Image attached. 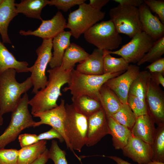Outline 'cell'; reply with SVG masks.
Here are the masks:
<instances>
[{"mask_svg": "<svg viewBox=\"0 0 164 164\" xmlns=\"http://www.w3.org/2000/svg\"><path fill=\"white\" fill-rule=\"evenodd\" d=\"M52 39H43L41 45L36 50L37 58L34 64L28 67L31 73L29 77L33 88L32 92L35 94L39 89L44 88L48 83L46 70L51 59Z\"/></svg>", "mask_w": 164, "mask_h": 164, "instance_id": "9", "label": "cell"}, {"mask_svg": "<svg viewBox=\"0 0 164 164\" xmlns=\"http://www.w3.org/2000/svg\"><path fill=\"white\" fill-rule=\"evenodd\" d=\"M145 68L150 73H160L164 74V58L161 57L154 61Z\"/></svg>", "mask_w": 164, "mask_h": 164, "instance_id": "41", "label": "cell"}, {"mask_svg": "<svg viewBox=\"0 0 164 164\" xmlns=\"http://www.w3.org/2000/svg\"><path fill=\"white\" fill-rule=\"evenodd\" d=\"M71 100L75 110L87 118L102 108L98 100L90 96L71 97Z\"/></svg>", "mask_w": 164, "mask_h": 164, "instance_id": "28", "label": "cell"}, {"mask_svg": "<svg viewBox=\"0 0 164 164\" xmlns=\"http://www.w3.org/2000/svg\"><path fill=\"white\" fill-rule=\"evenodd\" d=\"M89 54L80 46L71 43L65 51L61 66L65 70L73 69L76 63L83 61Z\"/></svg>", "mask_w": 164, "mask_h": 164, "instance_id": "26", "label": "cell"}, {"mask_svg": "<svg viewBox=\"0 0 164 164\" xmlns=\"http://www.w3.org/2000/svg\"><path fill=\"white\" fill-rule=\"evenodd\" d=\"M18 138L21 148L34 144L39 141L37 135L35 134L25 133L20 134Z\"/></svg>", "mask_w": 164, "mask_h": 164, "instance_id": "39", "label": "cell"}, {"mask_svg": "<svg viewBox=\"0 0 164 164\" xmlns=\"http://www.w3.org/2000/svg\"><path fill=\"white\" fill-rule=\"evenodd\" d=\"M3 122V118L2 117V114L0 111V127L1 126Z\"/></svg>", "mask_w": 164, "mask_h": 164, "instance_id": "48", "label": "cell"}, {"mask_svg": "<svg viewBox=\"0 0 164 164\" xmlns=\"http://www.w3.org/2000/svg\"><path fill=\"white\" fill-rule=\"evenodd\" d=\"M87 128L85 145L93 146L104 137L110 134L107 119L104 111L101 108L87 118Z\"/></svg>", "mask_w": 164, "mask_h": 164, "instance_id": "15", "label": "cell"}, {"mask_svg": "<svg viewBox=\"0 0 164 164\" xmlns=\"http://www.w3.org/2000/svg\"><path fill=\"white\" fill-rule=\"evenodd\" d=\"M109 15L119 33L132 38L143 31L138 7L119 5L110 9Z\"/></svg>", "mask_w": 164, "mask_h": 164, "instance_id": "8", "label": "cell"}, {"mask_svg": "<svg viewBox=\"0 0 164 164\" xmlns=\"http://www.w3.org/2000/svg\"><path fill=\"white\" fill-rule=\"evenodd\" d=\"M104 56L103 50L95 49L84 60L77 65L76 70L85 74H103Z\"/></svg>", "mask_w": 164, "mask_h": 164, "instance_id": "19", "label": "cell"}, {"mask_svg": "<svg viewBox=\"0 0 164 164\" xmlns=\"http://www.w3.org/2000/svg\"><path fill=\"white\" fill-rule=\"evenodd\" d=\"M104 73H124L128 69L129 64L122 58L113 57L104 51Z\"/></svg>", "mask_w": 164, "mask_h": 164, "instance_id": "30", "label": "cell"}, {"mask_svg": "<svg viewBox=\"0 0 164 164\" xmlns=\"http://www.w3.org/2000/svg\"><path fill=\"white\" fill-rule=\"evenodd\" d=\"M28 95L25 93L12 112L8 126L0 135V149L14 141L24 129L33 127L35 122L28 109Z\"/></svg>", "mask_w": 164, "mask_h": 164, "instance_id": "4", "label": "cell"}, {"mask_svg": "<svg viewBox=\"0 0 164 164\" xmlns=\"http://www.w3.org/2000/svg\"><path fill=\"white\" fill-rule=\"evenodd\" d=\"M48 0H22L19 3H15L16 12L22 13L29 18L43 20L41 16L42 9L47 5Z\"/></svg>", "mask_w": 164, "mask_h": 164, "instance_id": "25", "label": "cell"}, {"mask_svg": "<svg viewBox=\"0 0 164 164\" xmlns=\"http://www.w3.org/2000/svg\"><path fill=\"white\" fill-rule=\"evenodd\" d=\"M39 27L34 30H21L19 33L22 36H34L43 39H53L67 28L66 20L61 12H57L50 19L42 20Z\"/></svg>", "mask_w": 164, "mask_h": 164, "instance_id": "13", "label": "cell"}, {"mask_svg": "<svg viewBox=\"0 0 164 164\" xmlns=\"http://www.w3.org/2000/svg\"><path fill=\"white\" fill-rule=\"evenodd\" d=\"M164 53V36L155 41L149 51L137 63L140 66L148 62L152 63L161 58Z\"/></svg>", "mask_w": 164, "mask_h": 164, "instance_id": "33", "label": "cell"}, {"mask_svg": "<svg viewBox=\"0 0 164 164\" xmlns=\"http://www.w3.org/2000/svg\"><path fill=\"white\" fill-rule=\"evenodd\" d=\"M139 71L138 66L130 64L124 73L110 79L104 84L117 95L122 104H127L130 87Z\"/></svg>", "mask_w": 164, "mask_h": 164, "instance_id": "12", "label": "cell"}, {"mask_svg": "<svg viewBox=\"0 0 164 164\" xmlns=\"http://www.w3.org/2000/svg\"><path fill=\"white\" fill-rule=\"evenodd\" d=\"M49 151V159L53 161L54 164H68L66 152L60 148L56 141L52 140Z\"/></svg>", "mask_w": 164, "mask_h": 164, "instance_id": "35", "label": "cell"}, {"mask_svg": "<svg viewBox=\"0 0 164 164\" xmlns=\"http://www.w3.org/2000/svg\"><path fill=\"white\" fill-rule=\"evenodd\" d=\"M114 161L117 164H132L126 161L120 157L115 156H106Z\"/></svg>", "mask_w": 164, "mask_h": 164, "instance_id": "46", "label": "cell"}, {"mask_svg": "<svg viewBox=\"0 0 164 164\" xmlns=\"http://www.w3.org/2000/svg\"><path fill=\"white\" fill-rule=\"evenodd\" d=\"M144 3L159 16L160 21L164 24V0H145Z\"/></svg>", "mask_w": 164, "mask_h": 164, "instance_id": "38", "label": "cell"}, {"mask_svg": "<svg viewBox=\"0 0 164 164\" xmlns=\"http://www.w3.org/2000/svg\"><path fill=\"white\" fill-rule=\"evenodd\" d=\"M155 41L144 32L138 33L128 43L115 51L104 50L106 53L120 56L128 63H137L149 51Z\"/></svg>", "mask_w": 164, "mask_h": 164, "instance_id": "10", "label": "cell"}, {"mask_svg": "<svg viewBox=\"0 0 164 164\" xmlns=\"http://www.w3.org/2000/svg\"><path fill=\"white\" fill-rule=\"evenodd\" d=\"M107 119L110 134L112 137L113 145L116 149H122L132 136L131 130L111 117Z\"/></svg>", "mask_w": 164, "mask_h": 164, "instance_id": "22", "label": "cell"}, {"mask_svg": "<svg viewBox=\"0 0 164 164\" xmlns=\"http://www.w3.org/2000/svg\"><path fill=\"white\" fill-rule=\"evenodd\" d=\"M37 136L39 141L57 138L59 139L61 142L64 141V139L61 134L58 131L52 128L49 130L41 133L37 135Z\"/></svg>", "mask_w": 164, "mask_h": 164, "instance_id": "40", "label": "cell"}, {"mask_svg": "<svg viewBox=\"0 0 164 164\" xmlns=\"http://www.w3.org/2000/svg\"><path fill=\"white\" fill-rule=\"evenodd\" d=\"M151 80L157 85H161L164 87V74L160 73H150Z\"/></svg>", "mask_w": 164, "mask_h": 164, "instance_id": "43", "label": "cell"}, {"mask_svg": "<svg viewBox=\"0 0 164 164\" xmlns=\"http://www.w3.org/2000/svg\"><path fill=\"white\" fill-rule=\"evenodd\" d=\"M151 80V74L148 70L139 71L130 87L128 94L136 96L145 101L146 94Z\"/></svg>", "mask_w": 164, "mask_h": 164, "instance_id": "29", "label": "cell"}, {"mask_svg": "<svg viewBox=\"0 0 164 164\" xmlns=\"http://www.w3.org/2000/svg\"><path fill=\"white\" fill-rule=\"evenodd\" d=\"M99 100L107 118L116 113L123 104L117 95L104 84L99 91Z\"/></svg>", "mask_w": 164, "mask_h": 164, "instance_id": "24", "label": "cell"}, {"mask_svg": "<svg viewBox=\"0 0 164 164\" xmlns=\"http://www.w3.org/2000/svg\"><path fill=\"white\" fill-rule=\"evenodd\" d=\"M109 1V0H90L89 4L94 9L101 10Z\"/></svg>", "mask_w": 164, "mask_h": 164, "instance_id": "44", "label": "cell"}, {"mask_svg": "<svg viewBox=\"0 0 164 164\" xmlns=\"http://www.w3.org/2000/svg\"><path fill=\"white\" fill-rule=\"evenodd\" d=\"M18 150L0 149V164H18Z\"/></svg>", "mask_w": 164, "mask_h": 164, "instance_id": "36", "label": "cell"}, {"mask_svg": "<svg viewBox=\"0 0 164 164\" xmlns=\"http://www.w3.org/2000/svg\"><path fill=\"white\" fill-rule=\"evenodd\" d=\"M84 34L87 42L103 50H115L122 43V38L111 19L96 23Z\"/></svg>", "mask_w": 164, "mask_h": 164, "instance_id": "6", "label": "cell"}, {"mask_svg": "<svg viewBox=\"0 0 164 164\" xmlns=\"http://www.w3.org/2000/svg\"><path fill=\"white\" fill-rule=\"evenodd\" d=\"M14 0H3L0 6V34L3 43H11L8 34L9 23L18 14Z\"/></svg>", "mask_w": 164, "mask_h": 164, "instance_id": "20", "label": "cell"}, {"mask_svg": "<svg viewBox=\"0 0 164 164\" xmlns=\"http://www.w3.org/2000/svg\"><path fill=\"white\" fill-rule=\"evenodd\" d=\"M122 150L124 156L138 164H145L152 160L153 152L151 144L133 136Z\"/></svg>", "mask_w": 164, "mask_h": 164, "instance_id": "16", "label": "cell"}, {"mask_svg": "<svg viewBox=\"0 0 164 164\" xmlns=\"http://www.w3.org/2000/svg\"><path fill=\"white\" fill-rule=\"evenodd\" d=\"M111 117L117 122L131 130L137 118L128 104H122L120 108Z\"/></svg>", "mask_w": 164, "mask_h": 164, "instance_id": "32", "label": "cell"}, {"mask_svg": "<svg viewBox=\"0 0 164 164\" xmlns=\"http://www.w3.org/2000/svg\"><path fill=\"white\" fill-rule=\"evenodd\" d=\"M3 0H0V6L3 2Z\"/></svg>", "mask_w": 164, "mask_h": 164, "instance_id": "49", "label": "cell"}, {"mask_svg": "<svg viewBox=\"0 0 164 164\" xmlns=\"http://www.w3.org/2000/svg\"><path fill=\"white\" fill-rule=\"evenodd\" d=\"M63 69L61 66L47 70L49 73L48 83L43 89L39 90L28 102L32 107V115L57 107V100L62 95V87L69 82L71 72L73 69Z\"/></svg>", "mask_w": 164, "mask_h": 164, "instance_id": "1", "label": "cell"}, {"mask_svg": "<svg viewBox=\"0 0 164 164\" xmlns=\"http://www.w3.org/2000/svg\"><path fill=\"white\" fill-rule=\"evenodd\" d=\"M142 31L156 41L164 36V25L143 3L138 7Z\"/></svg>", "mask_w": 164, "mask_h": 164, "instance_id": "17", "label": "cell"}, {"mask_svg": "<svg viewBox=\"0 0 164 164\" xmlns=\"http://www.w3.org/2000/svg\"><path fill=\"white\" fill-rule=\"evenodd\" d=\"M16 72L9 69L0 75V111L2 115L12 112L18 105L22 94L32 87L29 77L21 83L16 80Z\"/></svg>", "mask_w": 164, "mask_h": 164, "instance_id": "2", "label": "cell"}, {"mask_svg": "<svg viewBox=\"0 0 164 164\" xmlns=\"http://www.w3.org/2000/svg\"><path fill=\"white\" fill-rule=\"evenodd\" d=\"M104 12L92 8L89 4L83 3L68 15L67 28L71 36L78 39L81 35L104 17Z\"/></svg>", "mask_w": 164, "mask_h": 164, "instance_id": "7", "label": "cell"}, {"mask_svg": "<svg viewBox=\"0 0 164 164\" xmlns=\"http://www.w3.org/2000/svg\"><path fill=\"white\" fill-rule=\"evenodd\" d=\"M154 123L153 120L148 114L138 117L131 130L132 136L151 145L156 132Z\"/></svg>", "mask_w": 164, "mask_h": 164, "instance_id": "18", "label": "cell"}, {"mask_svg": "<svg viewBox=\"0 0 164 164\" xmlns=\"http://www.w3.org/2000/svg\"><path fill=\"white\" fill-rule=\"evenodd\" d=\"M145 164H164V163L152 160L149 162Z\"/></svg>", "mask_w": 164, "mask_h": 164, "instance_id": "47", "label": "cell"}, {"mask_svg": "<svg viewBox=\"0 0 164 164\" xmlns=\"http://www.w3.org/2000/svg\"><path fill=\"white\" fill-rule=\"evenodd\" d=\"M121 5H126L138 7L144 2L143 0H113Z\"/></svg>", "mask_w": 164, "mask_h": 164, "instance_id": "42", "label": "cell"}, {"mask_svg": "<svg viewBox=\"0 0 164 164\" xmlns=\"http://www.w3.org/2000/svg\"><path fill=\"white\" fill-rule=\"evenodd\" d=\"M65 101L61 99L59 105L49 110L39 113L33 115L35 117H38L40 121L36 122L33 125V127L39 126L43 124H46L51 126L58 131L63 137L68 149L74 153L65 136L64 130V120L66 115Z\"/></svg>", "mask_w": 164, "mask_h": 164, "instance_id": "11", "label": "cell"}, {"mask_svg": "<svg viewBox=\"0 0 164 164\" xmlns=\"http://www.w3.org/2000/svg\"><path fill=\"white\" fill-rule=\"evenodd\" d=\"M49 159V151L47 149L43 154L30 164H46Z\"/></svg>", "mask_w": 164, "mask_h": 164, "instance_id": "45", "label": "cell"}, {"mask_svg": "<svg viewBox=\"0 0 164 164\" xmlns=\"http://www.w3.org/2000/svg\"><path fill=\"white\" fill-rule=\"evenodd\" d=\"M148 113L158 126L164 125V95L159 85L151 80L145 97Z\"/></svg>", "mask_w": 164, "mask_h": 164, "instance_id": "14", "label": "cell"}, {"mask_svg": "<svg viewBox=\"0 0 164 164\" xmlns=\"http://www.w3.org/2000/svg\"><path fill=\"white\" fill-rule=\"evenodd\" d=\"M127 104L137 117L148 114L146 102L136 96L128 94Z\"/></svg>", "mask_w": 164, "mask_h": 164, "instance_id": "34", "label": "cell"}, {"mask_svg": "<svg viewBox=\"0 0 164 164\" xmlns=\"http://www.w3.org/2000/svg\"><path fill=\"white\" fill-rule=\"evenodd\" d=\"M123 73L89 75L80 73L73 68L71 72L68 85L63 88V91L65 92L70 91L72 98L87 95L99 101V92L101 87L108 80Z\"/></svg>", "mask_w": 164, "mask_h": 164, "instance_id": "3", "label": "cell"}, {"mask_svg": "<svg viewBox=\"0 0 164 164\" xmlns=\"http://www.w3.org/2000/svg\"><path fill=\"white\" fill-rule=\"evenodd\" d=\"M71 36L70 31H64L52 39V46L53 51L49 64L51 69L61 65L65 51L71 43L70 38Z\"/></svg>", "mask_w": 164, "mask_h": 164, "instance_id": "21", "label": "cell"}, {"mask_svg": "<svg viewBox=\"0 0 164 164\" xmlns=\"http://www.w3.org/2000/svg\"><path fill=\"white\" fill-rule=\"evenodd\" d=\"M65 108V136L73 150L80 152L86 142L87 118L76 111L72 104H66Z\"/></svg>", "mask_w": 164, "mask_h": 164, "instance_id": "5", "label": "cell"}, {"mask_svg": "<svg viewBox=\"0 0 164 164\" xmlns=\"http://www.w3.org/2000/svg\"><path fill=\"white\" fill-rule=\"evenodd\" d=\"M85 0H49L48 5H53L59 10L67 12L71 7L77 5H79L84 3Z\"/></svg>", "mask_w": 164, "mask_h": 164, "instance_id": "37", "label": "cell"}, {"mask_svg": "<svg viewBox=\"0 0 164 164\" xmlns=\"http://www.w3.org/2000/svg\"><path fill=\"white\" fill-rule=\"evenodd\" d=\"M28 65L26 61L18 60L0 39V75L9 69L18 73L29 72Z\"/></svg>", "mask_w": 164, "mask_h": 164, "instance_id": "23", "label": "cell"}, {"mask_svg": "<svg viewBox=\"0 0 164 164\" xmlns=\"http://www.w3.org/2000/svg\"><path fill=\"white\" fill-rule=\"evenodd\" d=\"M46 141L41 140L18 150V164H30L37 159L46 149Z\"/></svg>", "mask_w": 164, "mask_h": 164, "instance_id": "27", "label": "cell"}, {"mask_svg": "<svg viewBox=\"0 0 164 164\" xmlns=\"http://www.w3.org/2000/svg\"><path fill=\"white\" fill-rule=\"evenodd\" d=\"M151 145L153 152L152 160L164 163V125L158 126Z\"/></svg>", "mask_w": 164, "mask_h": 164, "instance_id": "31", "label": "cell"}]
</instances>
